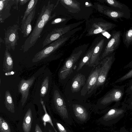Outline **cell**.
<instances>
[{"label":"cell","mask_w":132,"mask_h":132,"mask_svg":"<svg viewBox=\"0 0 132 132\" xmlns=\"http://www.w3.org/2000/svg\"><path fill=\"white\" fill-rule=\"evenodd\" d=\"M132 78V68L125 74L120 77L116 80L114 84L122 82L127 79Z\"/></svg>","instance_id":"obj_29"},{"label":"cell","mask_w":132,"mask_h":132,"mask_svg":"<svg viewBox=\"0 0 132 132\" xmlns=\"http://www.w3.org/2000/svg\"><path fill=\"white\" fill-rule=\"evenodd\" d=\"M125 93L130 95L132 94V78L128 84Z\"/></svg>","instance_id":"obj_31"},{"label":"cell","mask_w":132,"mask_h":132,"mask_svg":"<svg viewBox=\"0 0 132 132\" xmlns=\"http://www.w3.org/2000/svg\"><path fill=\"white\" fill-rule=\"evenodd\" d=\"M44 132H55L52 126L49 123H47L44 129Z\"/></svg>","instance_id":"obj_32"},{"label":"cell","mask_w":132,"mask_h":132,"mask_svg":"<svg viewBox=\"0 0 132 132\" xmlns=\"http://www.w3.org/2000/svg\"><path fill=\"white\" fill-rule=\"evenodd\" d=\"M52 120L54 126L58 132H72L61 121L54 118L52 119Z\"/></svg>","instance_id":"obj_23"},{"label":"cell","mask_w":132,"mask_h":132,"mask_svg":"<svg viewBox=\"0 0 132 132\" xmlns=\"http://www.w3.org/2000/svg\"><path fill=\"white\" fill-rule=\"evenodd\" d=\"M35 76H32L27 80L23 79L20 81L18 86V91L22 95L21 106L25 104L29 94V90L35 79Z\"/></svg>","instance_id":"obj_13"},{"label":"cell","mask_w":132,"mask_h":132,"mask_svg":"<svg viewBox=\"0 0 132 132\" xmlns=\"http://www.w3.org/2000/svg\"><path fill=\"white\" fill-rule=\"evenodd\" d=\"M131 68H132V59L130 62L124 67V68L125 69L127 68L131 69Z\"/></svg>","instance_id":"obj_36"},{"label":"cell","mask_w":132,"mask_h":132,"mask_svg":"<svg viewBox=\"0 0 132 132\" xmlns=\"http://www.w3.org/2000/svg\"><path fill=\"white\" fill-rule=\"evenodd\" d=\"M82 53V51L80 50L73 53L65 61L59 73L60 79H65L72 72L74 67Z\"/></svg>","instance_id":"obj_7"},{"label":"cell","mask_w":132,"mask_h":132,"mask_svg":"<svg viewBox=\"0 0 132 132\" xmlns=\"http://www.w3.org/2000/svg\"><path fill=\"white\" fill-rule=\"evenodd\" d=\"M53 6L54 4H50V2L49 1L48 2L47 5L46 6L44 5L42 9L39 16L46 24L55 16V14H54L52 16H51Z\"/></svg>","instance_id":"obj_18"},{"label":"cell","mask_w":132,"mask_h":132,"mask_svg":"<svg viewBox=\"0 0 132 132\" xmlns=\"http://www.w3.org/2000/svg\"><path fill=\"white\" fill-rule=\"evenodd\" d=\"M121 35L120 31L114 30L112 32L111 37L107 43L101 57V59H103L115 52L120 44Z\"/></svg>","instance_id":"obj_10"},{"label":"cell","mask_w":132,"mask_h":132,"mask_svg":"<svg viewBox=\"0 0 132 132\" xmlns=\"http://www.w3.org/2000/svg\"><path fill=\"white\" fill-rule=\"evenodd\" d=\"M38 1L37 0H31L30 1L27 6L26 10L22 20V22L26 19L34 8L36 6Z\"/></svg>","instance_id":"obj_26"},{"label":"cell","mask_w":132,"mask_h":132,"mask_svg":"<svg viewBox=\"0 0 132 132\" xmlns=\"http://www.w3.org/2000/svg\"><path fill=\"white\" fill-rule=\"evenodd\" d=\"M36 6L28 15L26 19L22 22L21 29L22 33L23 34V37L28 36L32 30L31 22L33 19L36 12Z\"/></svg>","instance_id":"obj_17"},{"label":"cell","mask_w":132,"mask_h":132,"mask_svg":"<svg viewBox=\"0 0 132 132\" xmlns=\"http://www.w3.org/2000/svg\"><path fill=\"white\" fill-rule=\"evenodd\" d=\"M38 118L35 107L28 104L23 110L19 120L17 127L19 132H34L36 122Z\"/></svg>","instance_id":"obj_2"},{"label":"cell","mask_w":132,"mask_h":132,"mask_svg":"<svg viewBox=\"0 0 132 132\" xmlns=\"http://www.w3.org/2000/svg\"><path fill=\"white\" fill-rule=\"evenodd\" d=\"M62 19L61 18H57L53 20L51 22L52 24H55L61 22Z\"/></svg>","instance_id":"obj_35"},{"label":"cell","mask_w":132,"mask_h":132,"mask_svg":"<svg viewBox=\"0 0 132 132\" xmlns=\"http://www.w3.org/2000/svg\"><path fill=\"white\" fill-rule=\"evenodd\" d=\"M3 71L4 72L11 71L13 69V61L9 50L6 48L4 54L3 64Z\"/></svg>","instance_id":"obj_21"},{"label":"cell","mask_w":132,"mask_h":132,"mask_svg":"<svg viewBox=\"0 0 132 132\" xmlns=\"http://www.w3.org/2000/svg\"><path fill=\"white\" fill-rule=\"evenodd\" d=\"M105 2L111 7L121 9L129 10L128 7L125 4L116 0H107Z\"/></svg>","instance_id":"obj_28"},{"label":"cell","mask_w":132,"mask_h":132,"mask_svg":"<svg viewBox=\"0 0 132 132\" xmlns=\"http://www.w3.org/2000/svg\"><path fill=\"white\" fill-rule=\"evenodd\" d=\"M124 44L128 47L132 43V27L124 32L123 36Z\"/></svg>","instance_id":"obj_24"},{"label":"cell","mask_w":132,"mask_h":132,"mask_svg":"<svg viewBox=\"0 0 132 132\" xmlns=\"http://www.w3.org/2000/svg\"><path fill=\"white\" fill-rule=\"evenodd\" d=\"M40 103L41 104L44 112L43 115L41 116V120L43 122L44 127L46 126L47 123H49L52 127L55 132H58L53 125L52 118L47 112L44 102L41 98L40 99Z\"/></svg>","instance_id":"obj_22"},{"label":"cell","mask_w":132,"mask_h":132,"mask_svg":"<svg viewBox=\"0 0 132 132\" xmlns=\"http://www.w3.org/2000/svg\"><path fill=\"white\" fill-rule=\"evenodd\" d=\"M40 122V120L38 118L36 122L34 132H44Z\"/></svg>","instance_id":"obj_30"},{"label":"cell","mask_w":132,"mask_h":132,"mask_svg":"<svg viewBox=\"0 0 132 132\" xmlns=\"http://www.w3.org/2000/svg\"><path fill=\"white\" fill-rule=\"evenodd\" d=\"M108 42L104 38L102 39L94 48L91 58L86 64L90 67H94L98 65L100 60V56L104 47H105Z\"/></svg>","instance_id":"obj_14"},{"label":"cell","mask_w":132,"mask_h":132,"mask_svg":"<svg viewBox=\"0 0 132 132\" xmlns=\"http://www.w3.org/2000/svg\"><path fill=\"white\" fill-rule=\"evenodd\" d=\"M51 105L54 111L66 123L71 125L72 119L63 95L55 85L53 88Z\"/></svg>","instance_id":"obj_1"},{"label":"cell","mask_w":132,"mask_h":132,"mask_svg":"<svg viewBox=\"0 0 132 132\" xmlns=\"http://www.w3.org/2000/svg\"><path fill=\"white\" fill-rule=\"evenodd\" d=\"M126 86H114L102 97L98 104V108L103 109L112 102H120L124 94Z\"/></svg>","instance_id":"obj_3"},{"label":"cell","mask_w":132,"mask_h":132,"mask_svg":"<svg viewBox=\"0 0 132 132\" xmlns=\"http://www.w3.org/2000/svg\"><path fill=\"white\" fill-rule=\"evenodd\" d=\"M19 26L17 24L9 27L5 31L4 38L6 48L14 51L19 39L18 32Z\"/></svg>","instance_id":"obj_8"},{"label":"cell","mask_w":132,"mask_h":132,"mask_svg":"<svg viewBox=\"0 0 132 132\" xmlns=\"http://www.w3.org/2000/svg\"><path fill=\"white\" fill-rule=\"evenodd\" d=\"M0 132H14L8 122L1 116L0 117Z\"/></svg>","instance_id":"obj_27"},{"label":"cell","mask_w":132,"mask_h":132,"mask_svg":"<svg viewBox=\"0 0 132 132\" xmlns=\"http://www.w3.org/2000/svg\"><path fill=\"white\" fill-rule=\"evenodd\" d=\"M17 1L4 0L0 1V20L3 23L11 15L10 10L12 5Z\"/></svg>","instance_id":"obj_16"},{"label":"cell","mask_w":132,"mask_h":132,"mask_svg":"<svg viewBox=\"0 0 132 132\" xmlns=\"http://www.w3.org/2000/svg\"><path fill=\"white\" fill-rule=\"evenodd\" d=\"M66 39L59 38L37 53L32 59L33 62H38L48 56L64 42Z\"/></svg>","instance_id":"obj_9"},{"label":"cell","mask_w":132,"mask_h":132,"mask_svg":"<svg viewBox=\"0 0 132 132\" xmlns=\"http://www.w3.org/2000/svg\"><path fill=\"white\" fill-rule=\"evenodd\" d=\"M130 96H132V94H131V95H130Z\"/></svg>","instance_id":"obj_38"},{"label":"cell","mask_w":132,"mask_h":132,"mask_svg":"<svg viewBox=\"0 0 132 132\" xmlns=\"http://www.w3.org/2000/svg\"><path fill=\"white\" fill-rule=\"evenodd\" d=\"M29 1L28 0H19V4L21 5H24Z\"/></svg>","instance_id":"obj_37"},{"label":"cell","mask_w":132,"mask_h":132,"mask_svg":"<svg viewBox=\"0 0 132 132\" xmlns=\"http://www.w3.org/2000/svg\"><path fill=\"white\" fill-rule=\"evenodd\" d=\"M115 52H114L103 59L102 61L100 62V70L97 82L92 92L105 83L108 73L115 60Z\"/></svg>","instance_id":"obj_5"},{"label":"cell","mask_w":132,"mask_h":132,"mask_svg":"<svg viewBox=\"0 0 132 132\" xmlns=\"http://www.w3.org/2000/svg\"><path fill=\"white\" fill-rule=\"evenodd\" d=\"M101 68L100 63L90 73L81 90L82 96H84L87 94H89L92 92L97 82Z\"/></svg>","instance_id":"obj_11"},{"label":"cell","mask_w":132,"mask_h":132,"mask_svg":"<svg viewBox=\"0 0 132 132\" xmlns=\"http://www.w3.org/2000/svg\"><path fill=\"white\" fill-rule=\"evenodd\" d=\"M96 132H99V131H96Z\"/></svg>","instance_id":"obj_39"},{"label":"cell","mask_w":132,"mask_h":132,"mask_svg":"<svg viewBox=\"0 0 132 132\" xmlns=\"http://www.w3.org/2000/svg\"><path fill=\"white\" fill-rule=\"evenodd\" d=\"M85 76L81 73L77 74L74 77L71 84V90L73 92H77L86 83Z\"/></svg>","instance_id":"obj_20"},{"label":"cell","mask_w":132,"mask_h":132,"mask_svg":"<svg viewBox=\"0 0 132 132\" xmlns=\"http://www.w3.org/2000/svg\"><path fill=\"white\" fill-rule=\"evenodd\" d=\"M64 29L57 28L53 30L48 34L43 41L42 47L48 45L54 41L59 39V38L64 33Z\"/></svg>","instance_id":"obj_19"},{"label":"cell","mask_w":132,"mask_h":132,"mask_svg":"<svg viewBox=\"0 0 132 132\" xmlns=\"http://www.w3.org/2000/svg\"><path fill=\"white\" fill-rule=\"evenodd\" d=\"M46 24L39 16L32 31L26 40L23 45V50L24 52L27 51L35 44L40 37Z\"/></svg>","instance_id":"obj_6"},{"label":"cell","mask_w":132,"mask_h":132,"mask_svg":"<svg viewBox=\"0 0 132 132\" xmlns=\"http://www.w3.org/2000/svg\"><path fill=\"white\" fill-rule=\"evenodd\" d=\"M104 13L105 14L115 21L117 22L118 19L121 20L122 18L129 19L130 18L129 10L121 9L111 7L105 8Z\"/></svg>","instance_id":"obj_12"},{"label":"cell","mask_w":132,"mask_h":132,"mask_svg":"<svg viewBox=\"0 0 132 132\" xmlns=\"http://www.w3.org/2000/svg\"><path fill=\"white\" fill-rule=\"evenodd\" d=\"M95 47L94 46L91 50L89 51L82 59L79 64L77 70V71H78L81 69L82 67L89 61L92 56Z\"/></svg>","instance_id":"obj_25"},{"label":"cell","mask_w":132,"mask_h":132,"mask_svg":"<svg viewBox=\"0 0 132 132\" xmlns=\"http://www.w3.org/2000/svg\"><path fill=\"white\" fill-rule=\"evenodd\" d=\"M68 107L72 119L77 123L83 124L89 120L91 113L88 108L77 103L73 104Z\"/></svg>","instance_id":"obj_4"},{"label":"cell","mask_w":132,"mask_h":132,"mask_svg":"<svg viewBox=\"0 0 132 132\" xmlns=\"http://www.w3.org/2000/svg\"><path fill=\"white\" fill-rule=\"evenodd\" d=\"M61 1L63 2L65 4L68 5L76 7H77V6H78L77 5H75L74 2L71 0H64Z\"/></svg>","instance_id":"obj_33"},{"label":"cell","mask_w":132,"mask_h":132,"mask_svg":"<svg viewBox=\"0 0 132 132\" xmlns=\"http://www.w3.org/2000/svg\"><path fill=\"white\" fill-rule=\"evenodd\" d=\"M126 99H127V102L128 104V106L132 108V96H129V97L128 98H126Z\"/></svg>","instance_id":"obj_34"},{"label":"cell","mask_w":132,"mask_h":132,"mask_svg":"<svg viewBox=\"0 0 132 132\" xmlns=\"http://www.w3.org/2000/svg\"><path fill=\"white\" fill-rule=\"evenodd\" d=\"M41 82V85L39 88H37V90H39L40 99L44 102L48 100L51 83L50 75H44Z\"/></svg>","instance_id":"obj_15"}]
</instances>
